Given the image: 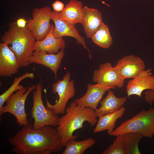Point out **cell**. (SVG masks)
<instances>
[{
    "instance_id": "cell-1",
    "label": "cell",
    "mask_w": 154,
    "mask_h": 154,
    "mask_svg": "<svg viewBox=\"0 0 154 154\" xmlns=\"http://www.w3.org/2000/svg\"><path fill=\"white\" fill-rule=\"evenodd\" d=\"M8 141L13 146L11 151L17 154H50L60 151L64 147L56 128L45 126L35 129L30 123Z\"/></svg>"
},
{
    "instance_id": "cell-2",
    "label": "cell",
    "mask_w": 154,
    "mask_h": 154,
    "mask_svg": "<svg viewBox=\"0 0 154 154\" xmlns=\"http://www.w3.org/2000/svg\"><path fill=\"white\" fill-rule=\"evenodd\" d=\"M97 117L94 110L81 106L74 101L71 103L66 108L65 114L59 117L56 128L64 146L69 140L78 137L73 133L82 128L84 122L93 127L98 121Z\"/></svg>"
},
{
    "instance_id": "cell-3",
    "label": "cell",
    "mask_w": 154,
    "mask_h": 154,
    "mask_svg": "<svg viewBox=\"0 0 154 154\" xmlns=\"http://www.w3.org/2000/svg\"><path fill=\"white\" fill-rule=\"evenodd\" d=\"M35 38L27 28L18 27L16 22L11 23L9 29L1 38L3 42L11 46L9 47L15 56L20 67L27 66L29 56L34 51Z\"/></svg>"
},
{
    "instance_id": "cell-4",
    "label": "cell",
    "mask_w": 154,
    "mask_h": 154,
    "mask_svg": "<svg viewBox=\"0 0 154 154\" xmlns=\"http://www.w3.org/2000/svg\"><path fill=\"white\" fill-rule=\"evenodd\" d=\"M128 132H134L151 138L154 135V108L143 110L132 118L122 123L111 135L116 136Z\"/></svg>"
},
{
    "instance_id": "cell-5",
    "label": "cell",
    "mask_w": 154,
    "mask_h": 154,
    "mask_svg": "<svg viewBox=\"0 0 154 154\" xmlns=\"http://www.w3.org/2000/svg\"><path fill=\"white\" fill-rule=\"evenodd\" d=\"M42 88L38 83L33 91V102L31 114L34 119L33 128L38 129L45 126H57L59 118L53 111L48 109L43 104L42 97Z\"/></svg>"
},
{
    "instance_id": "cell-6",
    "label": "cell",
    "mask_w": 154,
    "mask_h": 154,
    "mask_svg": "<svg viewBox=\"0 0 154 154\" xmlns=\"http://www.w3.org/2000/svg\"><path fill=\"white\" fill-rule=\"evenodd\" d=\"M36 88L34 85L23 87L14 93L5 102L6 105L0 110L1 116L4 113H9L16 118L17 123L20 126H24L29 123L25 111L26 99L31 92Z\"/></svg>"
},
{
    "instance_id": "cell-7",
    "label": "cell",
    "mask_w": 154,
    "mask_h": 154,
    "mask_svg": "<svg viewBox=\"0 0 154 154\" xmlns=\"http://www.w3.org/2000/svg\"><path fill=\"white\" fill-rule=\"evenodd\" d=\"M70 73L67 72L62 80H59L52 85L53 94L57 93L58 96V101L52 104L46 99V108L52 110L57 115L64 114L67 103L75 94L74 82L73 80H70Z\"/></svg>"
},
{
    "instance_id": "cell-8",
    "label": "cell",
    "mask_w": 154,
    "mask_h": 154,
    "mask_svg": "<svg viewBox=\"0 0 154 154\" xmlns=\"http://www.w3.org/2000/svg\"><path fill=\"white\" fill-rule=\"evenodd\" d=\"M52 15V11L48 6L33 9L32 18L28 20L27 27L37 40H42L49 33L52 25L50 23Z\"/></svg>"
},
{
    "instance_id": "cell-9",
    "label": "cell",
    "mask_w": 154,
    "mask_h": 154,
    "mask_svg": "<svg viewBox=\"0 0 154 154\" xmlns=\"http://www.w3.org/2000/svg\"><path fill=\"white\" fill-rule=\"evenodd\" d=\"M92 80L95 82L114 89L122 88L125 80L109 62L100 64L99 68L94 71Z\"/></svg>"
},
{
    "instance_id": "cell-10",
    "label": "cell",
    "mask_w": 154,
    "mask_h": 154,
    "mask_svg": "<svg viewBox=\"0 0 154 154\" xmlns=\"http://www.w3.org/2000/svg\"><path fill=\"white\" fill-rule=\"evenodd\" d=\"M154 89V75L150 68L144 70L129 81L126 88L127 97L135 95L141 97L145 90Z\"/></svg>"
},
{
    "instance_id": "cell-11",
    "label": "cell",
    "mask_w": 154,
    "mask_h": 154,
    "mask_svg": "<svg viewBox=\"0 0 154 154\" xmlns=\"http://www.w3.org/2000/svg\"><path fill=\"white\" fill-rule=\"evenodd\" d=\"M120 75L124 79L133 78L145 70L144 61L139 57L131 55L119 60L114 67Z\"/></svg>"
},
{
    "instance_id": "cell-12",
    "label": "cell",
    "mask_w": 154,
    "mask_h": 154,
    "mask_svg": "<svg viewBox=\"0 0 154 154\" xmlns=\"http://www.w3.org/2000/svg\"><path fill=\"white\" fill-rule=\"evenodd\" d=\"M63 47L60 52L56 54H49L42 51H34L29 58V64L35 63L48 67L53 72L55 79L57 78V71L60 68L65 53Z\"/></svg>"
},
{
    "instance_id": "cell-13",
    "label": "cell",
    "mask_w": 154,
    "mask_h": 154,
    "mask_svg": "<svg viewBox=\"0 0 154 154\" xmlns=\"http://www.w3.org/2000/svg\"><path fill=\"white\" fill-rule=\"evenodd\" d=\"M51 20L55 25L53 33L54 36L56 38L66 36L75 38L76 40V43L82 44L83 48L87 50L89 58L91 60L92 56L86 46L85 39L80 35L75 25L58 18L52 13Z\"/></svg>"
},
{
    "instance_id": "cell-14",
    "label": "cell",
    "mask_w": 154,
    "mask_h": 154,
    "mask_svg": "<svg viewBox=\"0 0 154 154\" xmlns=\"http://www.w3.org/2000/svg\"><path fill=\"white\" fill-rule=\"evenodd\" d=\"M112 87L103 86L97 83L95 84H88L85 94L82 97L75 100L74 102L81 106L94 110L97 107L105 93Z\"/></svg>"
},
{
    "instance_id": "cell-15",
    "label": "cell",
    "mask_w": 154,
    "mask_h": 154,
    "mask_svg": "<svg viewBox=\"0 0 154 154\" xmlns=\"http://www.w3.org/2000/svg\"><path fill=\"white\" fill-rule=\"evenodd\" d=\"M8 45L4 42L0 43V76L2 77H11L18 72L20 67Z\"/></svg>"
},
{
    "instance_id": "cell-16",
    "label": "cell",
    "mask_w": 154,
    "mask_h": 154,
    "mask_svg": "<svg viewBox=\"0 0 154 154\" xmlns=\"http://www.w3.org/2000/svg\"><path fill=\"white\" fill-rule=\"evenodd\" d=\"M58 18L72 24L82 23L83 13L82 3L77 0H70L60 12L52 11Z\"/></svg>"
},
{
    "instance_id": "cell-17",
    "label": "cell",
    "mask_w": 154,
    "mask_h": 154,
    "mask_svg": "<svg viewBox=\"0 0 154 154\" xmlns=\"http://www.w3.org/2000/svg\"><path fill=\"white\" fill-rule=\"evenodd\" d=\"M102 14L97 9L85 6L81 24L86 37L91 38L102 24Z\"/></svg>"
},
{
    "instance_id": "cell-18",
    "label": "cell",
    "mask_w": 154,
    "mask_h": 154,
    "mask_svg": "<svg viewBox=\"0 0 154 154\" xmlns=\"http://www.w3.org/2000/svg\"><path fill=\"white\" fill-rule=\"evenodd\" d=\"M54 26L52 25L49 33L41 40H37L34 44V51H42L49 54H56L60 49L65 46V43L62 37L56 38L53 33Z\"/></svg>"
},
{
    "instance_id": "cell-19",
    "label": "cell",
    "mask_w": 154,
    "mask_h": 154,
    "mask_svg": "<svg viewBox=\"0 0 154 154\" xmlns=\"http://www.w3.org/2000/svg\"><path fill=\"white\" fill-rule=\"evenodd\" d=\"M125 97L119 98L116 96L114 92L109 90L106 96L101 101V107L95 110L97 117L114 112L119 109L126 101Z\"/></svg>"
},
{
    "instance_id": "cell-20",
    "label": "cell",
    "mask_w": 154,
    "mask_h": 154,
    "mask_svg": "<svg viewBox=\"0 0 154 154\" xmlns=\"http://www.w3.org/2000/svg\"><path fill=\"white\" fill-rule=\"evenodd\" d=\"M125 111V108L122 106L114 112L99 117V120L93 132L96 133L107 130L108 134L110 135L114 130L117 119L122 116Z\"/></svg>"
},
{
    "instance_id": "cell-21",
    "label": "cell",
    "mask_w": 154,
    "mask_h": 154,
    "mask_svg": "<svg viewBox=\"0 0 154 154\" xmlns=\"http://www.w3.org/2000/svg\"><path fill=\"white\" fill-rule=\"evenodd\" d=\"M96 140L91 137L77 141L72 139L64 145L65 148L62 154H83L87 149L92 147L96 143Z\"/></svg>"
},
{
    "instance_id": "cell-22",
    "label": "cell",
    "mask_w": 154,
    "mask_h": 154,
    "mask_svg": "<svg viewBox=\"0 0 154 154\" xmlns=\"http://www.w3.org/2000/svg\"><path fill=\"white\" fill-rule=\"evenodd\" d=\"M91 38L94 43L105 48H109L113 42L109 28L103 22Z\"/></svg>"
},
{
    "instance_id": "cell-23",
    "label": "cell",
    "mask_w": 154,
    "mask_h": 154,
    "mask_svg": "<svg viewBox=\"0 0 154 154\" xmlns=\"http://www.w3.org/2000/svg\"><path fill=\"white\" fill-rule=\"evenodd\" d=\"M126 154H140L139 143L143 136L134 132H128L122 135Z\"/></svg>"
},
{
    "instance_id": "cell-24",
    "label": "cell",
    "mask_w": 154,
    "mask_h": 154,
    "mask_svg": "<svg viewBox=\"0 0 154 154\" xmlns=\"http://www.w3.org/2000/svg\"><path fill=\"white\" fill-rule=\"evenodd\" d=\"M35 75L33 73L27 72L21 76L15 77L11 86L0 96V110L2 108L4 103L8 98L15 92L24 87L19 84L20 83L22 80L27 78L33 79Z\"/></svg>"
},
{
    "instance_id": "cell-25",
    "label": "cell",
    "mask_w": 154,
    "mask_h": 154,
    "mask_svg": "<svg viewBox=\"0 0 154 154\" xmlns=\"http://www.w3.org/2000/svg\"><path fill=\"white\" fill-rule=\"evenodd\" d=\"M116 137L113 143L102 152V154H126L122 135Z\"/></svg>"
},
{
    "instance_id": "cell-26",
    "label": "cell",
    "mask_w": 154,
    "mask_h": 154,
    "mask_svg": "<svg viewBox=\"0 0 154 154\" xmlns=\"http://www.w3.org/2000/svg\"><path fill=\"white\" fill-rule=\"evenodd\" d=\"M145 101L151 106L154 102V89L148 90L144 93Z\"/></svg>"
},
{
    "instance_id": "cell-27",
    "label": "cell",
    "mask_w": 154,
    "mask_h": 154,
    "mask_svg": "<svg viewBox=\"0 0 154 154\" xmlns=\"http://www.w3.org/2000/svg\"><path fill=\"white\" fill-rule=\"evenodd\" d=\"M52 7L54 11L57 12H60L63 9L64 5L61 1L57 0L52 3Z\"/></svg>"
},
{
    "instance_id": "cell-28",
    "label": "cell",
    "mask_w": 154,
    "mask_h": 154,
    "mask_svg": "<svg viewBox=\"0 0 154 154\" xmlns=\"http://www.w3.org/2000/svg\"><path fill=\"white\" fill-rule=\"evenodd\" d=\"M17 26L21 28H24L27 26V21L23 18L18 19L16 22Z\"/></svg>"
},
{
    "instance_id": "cell-29",
    "label": "cell",
    "mask_w": 154,
    "mask_h": 154,
    "mask_svg": "<svg viewBox=\"0 0 154 154\" xmlns=\"http://www.w3.org/2000/svg\"></svg>"
}]
</instances>
